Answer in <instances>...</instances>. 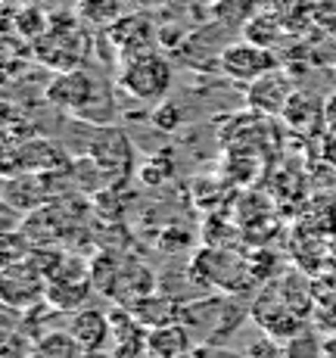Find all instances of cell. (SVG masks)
Segmentation results:
<instances>
[{
    "label": "cell",
    "instance_id": "cell-20",
    "mask_svg": "<svg viewBox=\"0 0 336 358\" xmlns=\"http://www.w3.org/2000/svg\"><path fill=\"white\" fill-rule=\"evenodd\" d=\"M314 29L336 34V0H314Z\"/></svg>",
    "mask_w": 336,
    "mask_h": 358
},
{
    "label": "cell",
    "instance_id": "cell-1",
    "mask_svg": "<svg viewBox=\"0 0 336 358\" xmlns=\"http://www.w3.org/2000/svg\"><path fill=\"white\" fill-rule=\"evenodd\" d=\"M44 97L59 113L81 115L87 122H106L103 113H109V94L106 87L85 69H72V72H57V78L47 85Z\"/></svg>",
    "mask_w": 336,
    "mask_h": 358
},
{
    "label": "cell",
    "instance_id": "cell-25",
    "mask_svg": "<svg viewBox=\"0 0 336 358\" xmlns=\"http://www.w3.org/2000/svg\"><path fill=\"white\" fill-rule=\"evenodd\" d=\"M327 115H330V119L336 122V97L330 100V106H327Z\"/></svg>",
    "mask_w": 336,
    "mask_h": 358
},
{
    "label": "cell",
    "instance_id": "cell-19",
    "mask_svg": "<svg viewBox=\"0 0 336 358\" xmlns=\"http://www.w3.org/2000/svg\"><path fill=\"white\" fill-rule=\"evenodd\" d=\"M81 16L112 25L115 19L125 16V0H81Z\"/></svg>",
    "mask_w": 336,
    "mask_h": 358
},
{
    "label": "cell",
    "instance_id": "cell-12",
    "mask_svg": "<svg viewBox=\"0 0 336 358\" xmlns=\"http://www.w3.org/2000/svg\"><path fill=\"white\" fill-rule=\"evenodd\" d=\"M16 165L22 171L47 175V171H63L68 165V156L63 153V147L53 141H25L16 153Z\"/></svg>",
    "mask_w": 336,
    "mask_h": 358
},
{
    "label": "cell",
    "instance_id": "cell-8",
    "mask_svg": "<svg viewBox=\"0 0 336 358\" xmlns=\"http://www.w3.org/2000/svg\"><path fill=\"white\" fill-rule=\"evenodd\" d=\"M109 41L115 44L122 63H128V59H134V57L153 53L156 31L147 16H140V13H125L122 19H115V22L109 25Z\"/></svg>",
    "mask_w": 336,
    "mask_h": 358
},
{
    "label": "cell",
    "instance_id": "cell-6",
    "mask_svg": "<svg viewBox=\"0 0 336 358\" xmlns=\"http://www.w3.org/2000/svg\"><path fill=\"white\" fill-rule=\"evenodd\" d=\"M0 296L6 306L13 308H31L47 296V274L34 265L31 259L13 262L3 268V280H0Z\"/></svg>",
    "mask_w": 336,
    "mask_h": 358
},
{
    "label": "cell",
    "instance_id": "cell-10",
    "mask_svg": "<svg viewBox=\"0 0 336 358\" xmlns=\"http://www.w3.org/2000/svg\"><path fill=\"white\" fill-rule=\"evenodd\" d=\"M68 334L75 336V343L81 346L85 355H97L103 349H112V324H109V315L100 312V308H78L72 315Z\"/></svg>",
    "mask_w": 336,
    "mask_h": 358
},
{
    "label": "cell",
    "instance_id": "cell-2",
    "mask_svg": "<svg viewBox=\"0 0 336 358\" xmlns=\"http://www.w3.org/2000/svg\"><path fill=\"white\" fill-rule=\"evenodd\" d=\"M31 57L50 72L85 69V59L91 57V34L72 19H53L50 31L31 44Z\"/></svg>",
    "mask_w": 336,
    "mask_h": 358
},
{
    "label": "cell",
    "instance_id": "cell-7",
    "mask_svg": "<svg viewBox=\"0 0 336 358\" xmlns=\"http://www.w3.org/2000/svg\"><path fill=\"white\" fill-rule=\"evenodd\" d=\"M293 94L296 91H293L290 75L280 72V69H271L268 75L246 85V106L256 109L258 115H284Z\"/></svg>",
    "mask_w": 336,
    "mask_h": 358
},
{
    "label": "cell",
    "instance_id": "cell-4",
    "mask_svg": "<svg viewBox=\"0 0 336 358\" xmlns=\"http://www.w3.org/2000/svg\"><path fill=\"white\" fill-rule=\"evenodd\" d=\"M94 290V278H91V268H85V262H75V259H63L59 268L47 278V296L44 299L50 302L57 312H78L85 308L87 296Z\"/></svg>",
    "mask_w": 336,
    "mask_h": 358
},
{
    "label": "cell",
    "instance_id": "cell-14",
    "mask_svg": "<svg viewBox=\"0 0 336 358\" xmlns=\"http://www.w3.org/2000/svg\"><path fill=\"white\" fill-rule=\"evenodd\" d=\"M193 346H200V343L193 340V330L187 324H181V321L149 330V352L159 358H177V355L190 352Z\"/></svg>",
    "mask_w": 336,
    "mask_h": 358
},
{
    "label": "cell",
    "instance_id": "cell-11",
    "mask_svg": "<svg viewBox=\"0 0 336 358\" xmlns=\"http://www.w3.org/2000/svg\"><path fill=\"white\" fill-rule=\"evenodd\" d=\"M47 194H50L47 178L38 175V171H22V175H13V178H6V184H3L6 206H13V209H19V212L41 209V206L47 203Z\"/></svg>",
    "mask_w": 336,
    "mask_h": 358
},
{
    "label": "cell",
    "instance_id": "cell-13",
    "mask_svg": "<svg viewBox=\"0 0 336 358\" xmlns=\"http://www.w3.org/2000/svg\"><path fill=\"white\" fill-rule=\"evenodd\" d=\"M91 159L97 162V171H115V178L128 175L131 169V147L122 131H103L97 147L91 150Z\"/></svg>",
    "mask_w": 336,
    "mask_h": 358
},
{
    "label": "cell",
    "instance_id": "cell-28",
    "mask_svg": "<svg viewBox=\"0 0 336 358\" xmlns=\"http://www.w3.org/2000/svg\"><path fill=\"white\" fill-rule=\"evenodd\" d=\"M209 3H221V0H209Z\"/></svg>",
    "mask_w": 336,
    "mask_h": 358
},
{
    "label": "cell",
    "instance_id": "cell-17",
    "mask_svg": "<svg viewBox=\"0 0 336 358\" xmlns=\"http://www.w3.org/2000/svg\"><path fill=\"white\" fill-rule=\"evenodd\" d=\"M34 352H41L47 358H78V355H85L68 330H53V334H44L38 343H34Z\"/></svg>",
    "mask_w": 336,
    "mask_h": 358
},
{
    "label": "cell",
    "instance_id": "cell-26",
    "mask_svg": "<svg viewBox=\"0 0 336 358\" xmlns=\"http://www.w3.org/2000/svg\"><path fill=\"white\" fill-rule=\"evenodd\" d=\"M137 358H159V355H153V352H149V349H147V352H143V355H137Z\"/></svg>",
    "mask_w": 336,
    "mask_h": 358
},
{
    "label": "cell",
    "instance_id": "cell-27",
    "mask_svg": "<svg viewBox=\"0 0 336 358\" xmlns=\"http://www.w3.org/2000/svg\"><path fill=\"white\" fill-rule=\"evenodd\" d=\"M29 358H47V355H41V352H34V349H31V355Z\"/></svg>",
    "mask_w": 336,
    "mask_h": 358
},
{
    "label": "cell",
    "instance_id": "cell-21",
    "mask_svg": "<svg viewBox=\"0 0 336 358\" xmlns=\"http://www.w3.org/2000/svg\"><path fill=\"white\" fill-rule=\"evenodd\" d=\"M246 358H290V352H284L280 346H274L271 340H262V343H256V346H252V352Z\"/></svg>",
    "mask_w": 336,
    "mask_h": 358
},
{
    "label": "cell",
    "instance_id": "cell-3",
    "mask_svg": "<svg viewBox=\"0 0 336 358\" xmlns=\"http://www.w3.org/2000/svg\"><path fill=\"white\" fill-rule=\"evenodd\" d=\"M119 85L143 103H162L175 85V69L162 53H143V57L122 63Z\"/></svg>",
    "mask_w": 336,
    "mask_h": 358
},
{
    "label": "cell",
    "instance_id": "cell-15",
    "mask_svg": "<svg viewBox=\"0 0 336 358\" xmlns=\"http://www.w3.org/2000/svg\"><path fill=\"white\" fill-rule=\"evenodd\" d=\"M243 38L252 41V44H262V47H274L280 44L284 38H290L286 31V22L280 13H271V10H256L243 25Z\"/></svg>",
    "mask_w": 336,
    "mask_h": 358
},
{
    "label": "cell",
    "instance_id": "cell-24",
    "mask_svg": "<svg viewBox=\"0 0 336 358\" xmlns=\"http://www.w3.org/2000/svg\"><path fill=\"white\" fill-rule=\"evenodd\" d=\"M177 358H205V346L200 343V346H193L190 352H184V355H177Z\"/></svg>",
    "mask_w": 336,
    "mask_h": 358
},
{
    "label": "cell",
    "instance_id": "cell-18",
    "mask_svg": "<svg viewBox=\"0 0 336 358\" xmlns=\"http://www.w3.org/2000/svg\"><path fill=\"white\" fill-rule=\"evenodd\" d=\"M50 25H53V19L47 16L41 6H25L16 16V31L25 44H34L38 38H44V34L50 31Z\"/></svg>",
    "mask_w": 336,
    "mask_h": 358
},
{
    "label": "cell",
    "instance_id": "cell-23",
    "mask_svg": "<svg viewBox=\"0 0 336 358\" xmlns=\"http://www.w3.org/2000/svg\"><path fill=\"white\" fill-rule=\"evenodd\" d=\"M205 358H240L234 352H221V349H215V346H205Z\"/></svg>",
    "mask_w": 336,
    "mask_h": 358
},
{
    "label": "cell",
    "instance_id": "cell-9",
    "mask_svg": "<svg viewBox=\"0 0 336 358\" xmlns=\"http://www.w3.org/2000/svg\"><path fill=\"white\" fill-rule=\"evenodd\" d=\"M112 324V355L115 358H137L149 349V327L131 312V308H115L109 312Z\"/></svg>",
    "mask_w": 336,
    "mask_h": 358
},
{
    "label": "cell",
    "instance_id": "cell-16",
    "mask_svg": "<svg viewBox=\"0 0 336 358\" xmlns=\"http://www.w3.org/2000/svg\"><path fill=\"white\" fill-rule=\"evenodd\" d=\"M128 308H131V312H134L137 318H140L149 330H153V327H162V324H175L177 315H184L181 308H177V302L168 299V296H162V293H147V296H140V299H137L134 306H128Z\"/></svg>",
    "mask_w": 336,
    "mask_h": 358
},
{
    "label": "cell",
    "instance_id": "cell-5",
    "mask_svg": "<svg viewBox=\"0 0 336 358\" xmlns=\"http://www.w3.org/2000/svg\"><path fill=\"white\" fill-rule=\"evenodd\" d=\"M218 69H221V75H228L231 81L252 85L256 78H262L271 69H277V57H274L271 47L252 44V41L243 38V41H237V44H228L218 53Z\"/></svg>",
    "mask_w": 336,
    "mask_h": 358
},
{
    "label": "cell",
    "instance_id": "cell-22",
    "mask_svg": "<svg viewBox=\"0 0 336 358\" xmlns=\"http://www.w3.org/2000/svg\"><path fill=\"white\" fill-rule=\"evenodd\" d=\"M296 3H299V0H258V10H271V13L286 16V13H290Z\"/></svg>",
    "mask_w": 336,
    "mask_h": 358
}]
</instances>
